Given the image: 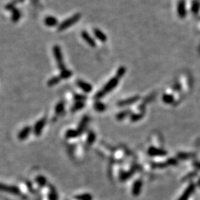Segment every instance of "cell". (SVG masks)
<instances>
[{
    "label": "cell",
    "mask_w": 200,
    "mask_h": 200,
    "mask_svg": "<svg viewBox=\"0 0 200 200\" xmlns=\"http://www.w3.org/2000/svg\"><path fill=\"white\" fill-rule=\"evenodd\" d=\"M36 182H37L38 185H39L40 186H45V185L46 184V179L45 177L43 176H39L38 177H36Z\"/></svg>",
    "instance_id": "cell-32"
},
{
    "label": "cell",
    "mask_w": 200,
    "mask_h": 200,
    "mask_svg": "<svg viewBox=\"0 0 200 200\" xmlns=\"http://www.w3.org/2000/svg\"><path fill=\"white\" fill-rule=\"evenodd\" d=\"M191 11L194 15H197V14L199 13L200 11V3L198 0H193L192 2Z\"/></svg>",
    "instance_id": "cell-16"
},
{
    "label": "cell",
    "mask_w": 200,
    "mask_h": 200,
    "mask_svg": "<svg viewBox=\"0 0 200 200\" xmlns=\"http://www.w3.org/2000/svg\"><path fill=\"white\" fill-rule=\"evenodd\" d=\"M79 134H80V132L79 130L70 129L67 130L66 133H65V137L67 139H75L78 137Z\"/></svg>",
    "instance_id": "cell-17"
},
{
    "label": "cell",
    "mask_w": 200,
    "mask_h": 200,
    "mask_svg": "<svg viewBox=\"0 0 200 200\" xmlns=\"http://www.w3.org/2000/svg\"><path fill=\"white\" fill-rule=\"evenodd\" d=\"M142 181L141 179H137V180L134 182V185H133L132 187V193L133 195L135 196H139L140 194L141 190H142Z\"/></svg>",
    "instance_id": "cell-12"
},
{
    "label": "cell",
    "mask_w": 200,
    "mask_h": 200,
    "mask_svg": "<svg viewBox=\"0 0 200 200\" xmlns=\"http://www.w3.org/2000/svg\"><path fill=\"white\" fill-rule=\"evenodd\" d=\"M131 114H132L131 111H130V110H125V111L119 112V113L116 115V119H117L118 120H122L123 119H124L126 116L129 115L130 116Z\"/></svg>",
    "instance_id": "cell-23"
},
{
    "label": "cell",
    "mask_w": 200,
    "mask_h": 200,
    "mask_svg": "<svg viewBox=\"0 0 200 200\" xmlns=\"http://www.w3.org/2000/svg\"><path fill=\"white\" fill-rule=\"evenodd\" d=\"M82 15L80 13H76L74 15L69 17L68 19H65L61 23L60 25H58V31H63V30L68 29L73 24H75L76 22H78L80 20Z\"/></svg>",
    "instance_id": "cell-2"
},
{
    "label": "cell",
    "mask_w": 200,
    "mask_h": 200,
    "mask_svg": "<svg viewBox=\"0 0 200 200\" xmlns=\"http://www.w3.org/2000/svg\"><path fill=\"white\" fill-rule=\"evenodd\" d=\"M93 108H94L95 111L97 112H104L107 108L105 104L101 103V102H96L93 105Z\"/></svg>",
    "instance_id": "cell-20"
},
{
    "label": "cell",
    "mask_w": 200,
    "mask_h": 200,
    "mask_svg": "<svg viewBox=\"0 0 200 200\" xmlns=\"http://www.w3.org/2000/svg\"><path fill=\"white\" fill-rule=\"evenodd\" d=\"M125 72H126V68H124V66L119 67V69H118L117 71H116V76L117 77L118 79H121L122 77L124 76V73H125Z\"/></svg>",
    "instance_id": "cell-31"
},
{
    "label": "cell",
    "mask_w": 200,
    "mask_h": 200,
    "mask_svg": "<svg viewBox=\"0 0 200 200\" xmlns=\"http://www.w3.org/2000/svg\"><path fill=\"white\" fill-rule=\"evenodd\" d=\"M148 154L150 156H165L167 155V151L156 147H150L148 148Z\"/></svg>",
    "instance_id": "cell-7"
},
{
    "label": "cell",
    "mask_w": 200,
    "mask_h": 200,
    "mask_svg": "<svg viewBox=\"0 0 200 200\" xmlns=\"http://www.w3.org/2000/svg\"><path fill=\"white\" fill-rule=\"evenodd\" d=\"M53 54L56 60L57 67L60 71L65 68V65L64 62V59H63V55L62 52V49L59 45H54L53 47Z\"/></svg>",
    "instance_id": "cell-3"
},
{
    "label": "cell",
    "mask_w": 200,
    "mask_h": 200,
    "mask_svg": "<svg viewBox=\"0 0 200 200\" xmlns=\"http://www.w3.org/2000/svg\"><path fill=\"white\" fill-rule=\"evenodd\" d=\"M193 165L196 168L200 170V162H199V161H194V162H193Z\"/></svg>",
    "instance_id": "cell-37"
},
{
    "label": "cell",
    "mask_w": 200,
    "mask_h": 200,
    "mask_svg": "<svg viewBox=\"0 0 200 200\" xmlns=\"http://www.w3.org/2000/svg\"><path fill=\"white\" fill-rule=\"evenodd\" d=\"M139 99H140L139 96H134V97L128 98V99L119 101V103H117V105L118 106H119V107H124V106L130 105H132V104H134L135 103H136V102H137Z\"/></svg>",
    "instance_id": "cell-9"
},
{
    "label": "cell",
    "mask_w": 200,
    "mask_h": 200,
    "mask_svg": "<svg viewBox=\"0 0 200 200\" xmlns=\"http://www.w3.org/2000/svg\"><path fill=\"white\" fill-rule=\"evenodd\" d=\"M74 99L76 102H84L86 99V97L81 94H76L74 96Z\"/></svg>",
    "instance_id": "cell-34"
},
{
    "label": "cell",
    "mask_w": 200,
    "mask_h": 200,
    "mask_svg": "<svg viewBox=\"0 0 200 200\" xmlns=\"http://www.w3.org/2000/svg\"><path fill=\"white\" fill-rule=\"evenodd\" d=\"M44 22L47 27H49V28H54L55 27V26L58 25V23H59L58 19H57L55 16H46V17L45 18Z\"/></svg>",
    "instance_id": "cell-11"
},
{
    "label": "cell",
    "mask_w": 200,
    "mask_h": 200,
    "mask_svg": "<svg viewBox=\"0 0 200 200\" xmlns=\"http://www.w3.org/2000/svg\"><path fill=\"white\" fill-rule=\"evenodd\" d=\"M30 133H31V128L29 127V126H27V127L24 128L19 133V134H18V139L21 141L26 139L28 137V136L30 135Z\"/></svg>",
    "instance_id": "cell-14"
},
{
    "label": "cell",
    "mask_w": 200,
    "mask_h": 200,
    "mask_svg": "<svg viewBox=\"0 0 200 200\" xmlns=\"http://www.w3.org/2000/svg\"><path fill=\"white\" fill-rule=\"evenodd\" d=\"M61 79L60 76H54L52 77L51 79H50L48 81V85L49 87H52V86H54V85H56L58 84L59 82L61 81Z\"/></svg>",
    "instance_id": "cell-25"
},
{
    "label": "cell",
    "mask_w": 200,
    "mask_h": 200,
    "mask_svg": "<svg viewBox=\"0 0 200 200\" xmlns=\"http://www.w3.org/2000/svg\"><path fill=\"white\" fill-rule=\"evenodd\" d=\"M177 14L181 19H184L187 16L186 4L185 0H179L177 5Z\"/></svg>",
    "instance_id": "cell-6"
},
{
    "label": "cell",
    "mask_w": 200,
    "mask_h": 200,
    "mask_svg": "<svg viewBox=\"0 0 200 200\" xmlns=\"http://www.w3.org/2000/svg\"><path fill=\"white\" fill-rule=\"evenodd\" d=\"M81 36H82V38L83 39V40H84L85 42L88 45H90L91 47H93V48H94V47L97 46V43H96L94 39L90 35L87 31L83 30V31L82 32Z\"/></svg>",
    "instance_id": "cell-10"
},
{
    "label": "cell",
    "mask_w": 200,
    "mask_h": 200,
    "mask_svg": "<svg viewBox=\"0 0 200 200\" xmlns=\"http://www.w3.org/2000/svg\"><path fill=\"white\" fill-rule=\"evenodd\" d=\"M0 191L13 193V194H19V191L17 189V187L13 186H6V185L3 184H0Z\"/></svg>",
    "instance_id": "cell-15"
},
{
    "label": "cell",
    "mask_w": 200,
    "mask_h": 200,
    "mask_svg": "<svg viewBox=\"0 0 200 200\" xmlns=\"http://www.w3.org/2000/svg\"><path fill=\"white\" fill-rule=\"evenodd\" d=\"M75 199L77 200H93V197L90 193H86L76 196V197H75Z\"/></svg>",
    "instance_id": "cell-26"
},
{
    "label": "cell",
    "mask_w": 200,
    "mask_h": 200,
    "mask_svg": "<svg viewBox=\"0 0 200 200\" xmlns=\"http://www.w3.org/2000/svg\"><path fill=\"white\" fill-rule=\"evenodd\" d=\"M162 101L164 102V103L165 104L171 105V104H173V102H174V97L171 94L165 93V94L162 96Z\"/></svg>",
    "instance_id": "cell-21"
},
{
    "label": "cell",
    "mask_w": 200,
    "mask_h": 200,
    "mask_svg": "<svg viewBox=\"0 0 200 200\" xmlns=\"http://www.w3.org/2000/svg\"><path fill=\"white\" fill-rule=\"evenodd\" d=\"M193 156H193V154H190V153L181 152L177 154V157H178L179 159H180V160H187V159L192 158V157Z\"/></svg>",
    "instance_id": "cell-27"
},
{
    "label": "cell",
    "mask_w": 200,
    "mask_h": 200,
    "mask_svg": "<svg viewBox=\"0 0 200 200\" xmlns=\"http://www.w3.org/2000/svg\"><path fill=\"white\" fill-rule=\"evenodd\" d=\"M93 34H94L95 37L98 40H99L102 42H107L108 37L106 36V34L103 31H102L101 30L98 29V28H94L93 29Z\"/></svg>",
    "instance_id": "cell-13"
},
{
    "label": "cell",
    "mask_w": 200,
    "mask_h": 200,
    "mask_svg": "<svg viewBox=\"0 0 200 200\" xmlns=\"http://www.w3.org/2000/svg\"><path fill=\"white\" fill-rule=\"evenodd\" d=\"M197 186L200 187V178L199 179V180L197 182Z\"/></svg>",
    "instance_id": "cell-38"
},
{
    "label": "cell",
    "mask_w": 200,
    "mask_h": 200,
    "mask_svg": "<svg viewBox=\"0 0 200 200\" xmlns=\"http://www.w3.org/2000/svg\"><path fill=\"white\" fill-rule=\"evenodd\" d=\"M144 113H133L130 116V121L131 122H137L139 120H140L143 117Z\"/></svg>",
    "instance_id": "cell-28"
},
{
    "label": "cell",
    "mask_w": 200,
    "mask_h": 200,
    "mask_svg": "<svg viewBox=\"0 0 200 200\" xmlns=\"http://www.w3.org/2000/svg\"><path fill=\"white\" fill-rule=\"evenodd\" d=\"M21 16H22V13H21V11H20L19 10L15 8V9L12 11L11 20L13 22H17L20 19Z\"/></svg>",
    "instance_id": "cell-19"
},
{
    "label": "cell",
    "mask_w": 200,
    "mask_h": 200,
    "mask_svg": "<svg viewBox=\"0 0 200 200\" xmlns=\"http://www.w3.org/2000/svg\"><path fill=\"white\" fill-rule=\"evenodd\" d=\"M85 103H84V102H76L72 107L71 111H72L73 112L80 111V110H82L85 107Z\"/></svg>",
    "instance_id": "cell-22"
},
{
    "label": "cell",
    "mask_w": 200,
    "mask_h": 200,
    "mask_svg": "<svg viewBox=\"0 0 200 200\" xmlns=\"http://www.w3.org/2000/svg\"><path fill=\"white\" fill-rule=\"evenodd\" d=\"M88 121H89V118L87 117V116H85V117L83 118L80 123V125H79V132L81 133L82 130H84L85 128H86L87 124V122H88Z\"/></svg>",
    "instance_id": "cell-30"
},
{
    "label": "cell",
    "mask_w": 200,
    "mask_h": 200,
    "mask_svg": "<svg viewBox=\"0 0 200 200\" xmlns=\"http://www.w3.org/2000/svg\"><path fill=\"white\" fill-rule=\"evenodd\" d=\"M166 163L168 165H176L178 164V161L174 158H170L167 160Z\"/></svg>",
    "instance_id": "cell-36"
},
{
    "label": "cell",
    "mask_w": 200,
    "mask_h": 200,
    "mask_svg": "<svg viewBox=\"0 0 200 200\" xmlns=\"http://www.w3.org/2000/svg\"><path fill=\"white\" fill-rule=\"evenodd\" d=\"M45 124H46L45 118H42V119L39 120L38 122H36V124H34V134L37 136H40L42 132V130L44 129Z\"/></svg>",
    "instance_id": "cell-5"
},
{
    "label": "cell",
    "mask_w": 200,
    "mask_h": 200,
    "mask_svg": "<svg viewBox=\"0 0 200 200\" xmlns=\"http://www.w3.org/2000/svg\"><path fill=\"white\" fill-rule=\"evenodd\" d=\"M76 85L85 93H91L93 90L92 85L90 83L87 82L82 80V79H79V80L76 81Z\"/></svg>",
    "instance_id": "cell-8"
},
{
    "label": "cell",
    "mask_w": 200,
    "mask_h": 200,
    "mask_svg": "<svg viewBox=\"0 0 200 200\" xmlns=\"http://www.w3.org/2000/svg\"><path fill=\"white\" fill-rule=\"evenodd\" d=\"M130 176V173L129 172H123L122 173H121L119 178L120 179H121V181H125L127 180Z\"/></svg>",
    "instance_id": "cell-33"
},
{
    "label": "cell",
    "mask_w": 200,
    "mask_h": 200,
    "mask_svg": "<svg viewBox=\"0 0 200 200\" xmlns=\"http://www.w3.org/2000/svg\"><path fill=\"white\" fill-rule=\"evenodd\" d=\"M197 175V173L196 172V171H193V172L189 173L188 174L186 175V176L183 178V179H184V180H188V179H191L193 178V177H195Z\"/></svg>",
    "instance_id": "cell-35"
},
{
    "label": "cell",
    "mask_w": 200,
    "mask_h": 200,
    "mask_svg": "<svg viewBox=\"0 0 200 200\" xmlns=\"http://www.w3.org/2000/svg\"><path fill=\"white\" fill-rule=\"evenodd\" d=\"M73 73L72 71L69 70V69L65 68L63 70L60 71V77L62 79H68L70 78V77L72 76Z\"/></svg>",
    "instance_id": "cell-18"
},
{
    "label": "cell",
    "mask_w": 200,
    "mask_h": 200,
    "mask_svg": "<svg viewBox=\"0 0 200 200\" xmlns=\"http://www.w3.org/2000/svg\"><path fill=\"white\" fill-rule=\"evenodd\" d=\"M65 110V104L63 102H60L55 107V112L57 115H60V114L62 113L63 111Z\"/></svg>",
    "instance_id": "cell-24"
},
{
    "label": "cell",
    "mask_w": 200,
    "mask_h": 200,
    "mask_svg": "<svg viewBox=\"0 0 200 200\" xmlns=\"http://www.w3.org/2000/svg\"><path fill=\"white\" fill-rule=\"evenodd\" d=\"M196 188V185L195 183L191 182L188 185V186L186 187V189L185 190L184 192L182 193V194L180 196V197L179 198L178 200H188L190 197L193 194V193L194 192Z\"/></svg>",
    "instance_id": "cell-4"
},
{
    "label": "cell",
    "mask_w": 200,
    "mask_h": 200,
    "mask_svg": "<svg viewBox=\"0 0 200 200\" xmlns=\"http://www.w3.org/2000/svg\"><path fill=\"white\" fill-rule=\"evenodd\" d=\"M96 140V135L93 132H90L88 134V135H87V145H92L93 142H95Z\"/></svg>",
    "instance_id": "cell-29"
},
{
    "label": "cell",
    "mask_w": 200,
    "mask_h": 200,
    "mask_svg": "<svg viewBox=\"0 0 200 200\" xmlns=\"http://www.w3.org/2000/svg\"><path fill=\"white\" fill-rule=\"evenodd\" d=\"M119 79H118L116 76L111 78L107 83H106L103 89H101L99 92L96 93L95 99H102V98L105 97L107 93H109L110 92H111L114 88H116L118 84H119Z\"/></svg>",
    "instance_id": "cell-1"
}]
</instances>
